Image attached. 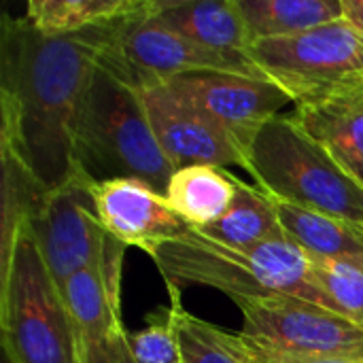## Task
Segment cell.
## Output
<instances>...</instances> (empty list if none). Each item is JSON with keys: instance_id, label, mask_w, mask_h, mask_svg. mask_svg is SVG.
<instances>
[{"instance_id": "6da1fadb", "label": "cell", "mask_w": 363, "mask_h": 363, "mask_svg": "<svg viewBox=\"0 0 363 363\" xmlns=\"http://www.w3.org/2000/svg\"><path fill=\"white\" fill-rule=\"evenodd\" d=\"M119 21L49 36L26 17H2L0 151L15 155L47 191L77 174V111Z\"/></svg>"}, {"instance_id": "7a4b0ae2", "label": "cell", "mask_w": 363, "mask_h": 363, "mask_svg": "<svg viewBox=\"0 0 363 363\" xmlns=\"http://www.w3.org/2000/svg\"><path fill=\"white\" fill-rule=\"evenodd\" d=\"M151 259L168 287V296L179 294L181 287L200 285L225 294L234 304L296 298L336 313L315 279L311 255L287 236L251 249H232L189 230L162 245Z\"/></svg>"}, {"instance_id": "3957f363", "label": "cell", "mask_w": 363, "mask_h": 363, "mask_svg": "<svg viewBox=\"0 0 363 363\" xmlns=\"http://www.w3.org/2000/svg\"><path fill=\"white\" fill-rule=\"evenodd\" d=\"M74 166L94 185L138 179L160 194L174 172L153 134L138 89L102 62L77 111Z\"/></svg>"}, {"instance_id": "277c9868", "label": "cell", "mask_w": 363, "mask_h": 363, "mask_svg": "<svg viewBox=\"0 0 363 363\" xmlns=\"http://www.w3.org/2000/svg\"><path fill=\"white\" fill-rule=\"evenodd\" d=\"M242 168L277 202L363 225V185L291 115L272 117L245 149Z\"/></svg>"}, {"instance_id": "5b68a950", "label": "cell", "mask_w": 363, "mask_h": 363, "mask_svg": "<svg viewBox=\"0 0 363 363\" xmlns=\"http://www.w3.org/2000/svg\"><path fill=\"white\" fill-rule=\"evenodd\" d=\"M2 355L13 363H79L74 323L26 230L0 268Z\"/></svg>"}, {"instance_id": "8992f818", "label": "cell", "mask_w": 363, "mask_h": 363, "mask_svg": "<svg viewBox=\"0 0 363 363\" xmlns=\"http://www.w3.org/2000/svg\"><path fill=\"white\" fill-rule=\"evenodd\" d=\"M249 60L294 106L363 89V32L345 17L315 30L253 43Z\"/></svg>"}, {"instance_id": "52a82bcc", "label": "cell", "mask_w": 363, "mask_h": 363, "mask_svg": "<svg viewBox=\"0 0 363 363\" xmlns=\"http://www.w3.org/2000/svg\"><path fill=\"white\" fill-rule=\"evenodd\" d=\"M240 336L264 362H363V325L330 308L266 298L236 302Z\"/></svg>"}, {"instance_id": "ba28073f", "label": "cell", "mask_w": 363, "mask_h": 363, "mask_svg": "<svg viewBox=\"0 0 363 363\" xmlns=\"http://www.w3.org/2000/svg\"><path fill=\"white\" fill-rule=\"evenodd\" d=\"M157 0L121 19L100 57L104 66L123 77L136 89L162 85L170 79L194 72H228L266 79L247 55H228L206 49L179 32L155 21Z\"/></svg>"}, {"instance_id": "9c48e42d", "label": "cell", "mask_w": 363, "mask_h": 363, "mask_svg": "<svg viewBox=\"0 0 363 363\" xmlns=\"http://www.w3.org/2000/svg\"><path fill=\"white\" fill-rule=\"evenodd\" d=\"M28 232L53 279L64 285L83 270L100 266H123V247L98 219L94 202V183L74 174L62 187L47 191Z\"/></svg>"}, {"instance_id": "30bf717a", "label": "cell", "mask_w": 363, "mask_h": 363, "mask_svg": "<svg viewBox=\"0 0 363 363\" xmlns=\"http://www.w3.org/2000/svg\"><path fill=\"white\" fill-rule=\"evenodd\" d=\"M162 85L221 128L242 149V155L255 134L281 115L283 106L294 104L277 83L242 74L194 72Z\"/></svg>"}, {"instance_id": "8fae6325", "label": "cell", "mask_w": 363, "mask_h": 363, "mask_svg": "<svg viewBox=\"0 0 363 363\" xmlns=\"http://www.w3.org/2000/svg\"><path fill=\"white\" fill-rule=\"evenodd\" d=\"M121 268L83 270L62 289L74 323L79 363H138L121 321Z\"/></svg>"}, {"instance_id": "7c38bea8", "label": "cell", "mask_w": 363, "mask_h": 363, "mask_svg": "<svg viewBox=\"0 0 363 363\" xmlns=\"http://www.w3.org/2000/svg\"><path fill=\"white\" fill-rule=\"evenodd\" d=\"M138 94L153 134L174 170L198 164L242 168V149L221 128L181 100L166 85L143 87Z\"/></svg>"}, {"instance_id": "4fadbf2b", "label": "cell", "mask_w": 363, "mask_h": 363, "mask_svg": "<svg viewBox=\"0 0 363 363\" xmlns=\"http://www.w3.org/2000/svg\"><path fill=\"white\" fill-rule=\"evenodd\" d=\"M94 202L104 230L123 247H136L149 257L191 230L170 208L164 194L138 179L96 183Z\"/></svg>"}, {"instance_id": "5bb4252c", "label": "cell", "mask_w": 363, "mask_h": 363, "mask_svg": "<svg viewBox=\"0 0 363 363\" xmlns=\"http://www.w3.org/2000/svg\"><path fill=\"white\" fill-rule=\"evenodd\" d=\"M153 17L181 36L219 53L247 55L251 47L238 0H157Z\"/></svg>"}, {"instance_id": "9a60e30c", "label": "cell", "mask_w": 363, "mask_h": 363, "mask_svg": "<svg viewBox=\"0 0 363 363\" xmlns=\"http://www.w3.org/2000/svg\"><path fill=\"white\" fill-rule=\"evenodd\" d=\"M298 123L363 185V89L294 108Z\"/></svg>"}, {"instance_id": "2e32d148", "label": "cell", "mask_w": 363, "mask_h": 363, "mask_svg": "<svg viewBox=\"0 0 363 363\" xmlns=\"http://www.w3.org/2000/svg\"><path fill=\"white\" fill-rule=\"evenodd\" d=\"M236 181L238 177L221 166H185L172 172L164 198L191 230H202L230 211Z\"/></svg>"}, {"instance_id": "e0dca14e", "label": "cell", "mask_w": 363, "mask_h": 363, "mask_svg": "<svg viewBox=\"0 0 363 363\" xmlns=\"http://www.w3.org/2000/svg\"><path fill=\"white\" fill-rule=\"evenodd\" d=\"M277 211L283 234L311 257H363V225L287 202H277Z\"/></svg>"}, {"instance_id": "ac0fdd59", "label": "cell", "mask_w": 363, "mask_h": 363, "mask_svg": "<svg viewBox=\"0 0 363 363\" xmlns=\"http://www.w3.org/2000/svg\"><path fill=\"white\" fill-rule=\"evenodd\" d=\"M196 232L232 249H251L285 236L279 221L277 202L259 187H253L240 179L236 181V198L230 211L215 223Z\"/></svg>"}, {"instance_id": "d6986e66", "label": "cell", "mask_w": 363, "mask_h": 363, "mask_svg": "<svg viewBox=\"0 0 363 363\" xmlns=\"http://www.w3.org/2000/svg\"><path fill=\"white\" fill-rule=\"evenodd\" d=\"M249 40L296 36L345 17V0H238Z\"/></svg>"}, {"instance_id": "ffe728a7", "label": "cell", "mask_w": 363, "mask_h": 363, "mask_svg": "<svg viewBox=\"0 0 363 363\" xmlns=\"http://www.w3.org/2000/svg\"><path fill=\"white\" fill-rule=\"evenodd\" d=\"M151 0H30L23 17L43 34L68 36L145 11Z\"/></svg>"}, {"instance_id": "44dd1931", "label": "cell", "mask_w": 363, "mask_h": 363, "mask_svg": "<svg viewBox=\"0 0 363 363\" xmlns=\"http://www.w3.org/2000/svg\"><path fill=\"white\" fill-rule=\"evenodd\" d=\"M183 363H255V357L240 334L221 330L181 306V294L170 296Z\"/></svg>"}, {"instance_id": "7402d4cb", "label": "cell", "mask_w": 363, "mask_h": 363, "mask_svg": "<svg viewBox=\"0 0 363 363\" xmlns=\"http://www.w3.org/2000/svg\"><path fill=\"white\" fill-rule=\"evenodd\" d=\"M2 164V234H0V268L11 259L19 236L28 230L47 189L36 177L9 151H0Z\"/></svg>"}, {"instance_id": "603a6c76", "label": "cell", "mask_w": 363, "mask_h": 363, "mask_svg": "<svg viewBox=\"0 0 363 363\" xmlns=\"http://www.w3.org/2000/svg\"><path fill=\"white\" fill-rule=\"evenodd\" d=\"M311 259L315 279L332 300L336 313L363 325V257Z\"/></svg>"}, {"instance_id": "cb8c5ba5", "label": "cell", "mask_w": 363, "mask_h": 363, "mask_svg": "<svg viewBox=\"0 0 363 363\" xmlns=\"http://www.w3.org/2000/svg\"><path fill=\"white\" fill-rule=\"evenodd\" d=\"M130 347L138 363H183L181 342L170 306L155 313L147 328L132 332Z\"/></svg>"}, {"instance_id": "d4e9b609", "label": "cell", "mask_w": 363, "mask_h": 363, "mask_svg": "<svg viewBox=\"0 0 363 363\" xmlns=\"http://www.w3.org/2000/svg\"><path fill=\"white\" fill-rule=\"evenodd\" d=\"M345 19L363 32V0H345Z\"/></svg>"}, {"instance_id": "484cf974", "label": "cell", "mask_w": 363, "mask_h": 363, "mask_svg": "<svg viewBox=\"0 0 363 363\" xmlns=\"http://www.w3.org/2000/svg\"><path fill=\"white\" fill-rule=\"evenodd\" d=\"M255 355V353H253ZM259 359V357H257ZM264 362V359H262ZM266 363H363V362H266Z\"/></svg>"}, {"instance_id": "4316f807", "label": "cell", "mask_w": 363, "mask_h": 363, "mask_svg": "<svg viewBox=\"0 0 363 363\" xmlns=\"http://www.w3.org/2000/svg\"><path fill=\"white\" fill-rule=\"evenodd\" d=\"M2 363H13V362H11L9 357H4V355H2Z\"/></svg>"}, {"instance_id": "83f0119b", "label": "cell", "mask_w": 363, "mask_h": 363, "mask_svg": "<svg viewBox=\"0 0 363 363\" xmlns=\"http://www.w3.org/2000/svg\"><path fill=\"white\" fill-rule=\"evenodd\" d=\"M251 353H253V351H251ZM253 357H255V355H253ZM255 363H266V362H262V359H257V357H255Z\"/></svg>"}]
</instances>
